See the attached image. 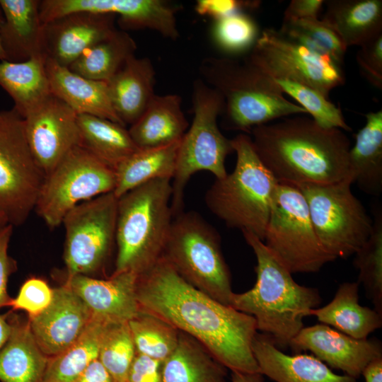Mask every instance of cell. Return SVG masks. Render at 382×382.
<instances>
[{"label":"cell","mask_w":382,"mask_h":382,"mask_svg":"<svg viewBox=\"0 0 382 382\" xmlns=\"http://www.w3.org/2000/svg\"><path fill=\"white\" fill-rule=\"evenodd\" d=\"M136 292L139 309L198 340L226 369L260 373L252 351L255 319L188 284L163 257L138 275Z\"/></svg>","instance_id":"cell-1"},{"label":"cell","mask_w":382,"mask_h":382,"mask_svg":"<svg viewBox=\"0 0 382 382\" xmlns=\"http://www.w3.org/2000/svg\"><path fill=\"white\" fill-rule=\"evenodd\" d=\"M250 134L256 154L279 183L328 185L349 178L350 141L340 129L296 115L253 127Z\"/></svg>","instance_id":"cell-2"},{"label":"cell","mask_w":382,"mask_h":382,"mask_svg":"<svg viewBox=\"0 0 382 382\" xmlns=\"http://www.w3.org/2000/svg\"><path fill=\"white\" fill-rule=\"evenodd\" d=\"M242 233L257 259L256 282L245 292H233L231 306L252 316L257 330L267 335L277 347L289 346L303 328V318L317 308L321 297L317 289L297 284L262 240L248 231Z\"/></svg>","instance_id":"cell-3"},{"label":"cell","mask_w":382,"mask_h":382,"mask_svg":"<svg viewBox=\"0 0 382 382\" xmlns=\"http://www.w3.org/2000/svg\"><path fill=\"white\" fill-rule=\"evenodd\" d=\"M199 73L207 85L224 99L227 128L250 134L257 126L296 115H308L287 100L276 81L249 62L227 57L202 61Z\"/></svg>","instance_id":"cell-4"},{"label":"cell","mask_w":382,"mask_h":382,"mask_svg":"<svg viewBox=\"0 0 382 382\" xmlns=\"http://www.w3.org/2000/svg\"><path fill=\"white\" fill-rule=\"evenodd\" d=\"M171 180L142 184L117 199V255L112 274L139 275L162 257L171 226Z\"/></svg>","instance_id":"cell-5"},{"label":"cell","mask_w":382,"mask_h":382,"mask_svg":"<svg viewBox=\"0 0 382 382\" xmlns=\"http://www.w3.org/2000/svg\"><path fill=\"white\" fill-rule=\"evenodd\" d=\"M233 170L216 179L205 194L207 208L226 226L263 241L279 182L256 154L251 138L241 133L231 139Z\"/></svg>","instance_id":"cell-6"},{"label":"cell","mask_w":382,"mask_h":382,"mask_svg":"<svg viewBox=\"0 0 382 382\" xmlns=\"http://www.w3.org/2000/svg\"><path fill=\"white\" fill-rule=\"evenodd\" d=\"M162 257L188 284L231 306V274L220 237L199 214L181 212L175 216Z\"/></svg>","instance_id":"cell-7"},{"label":"cell","mask_w":382,"mask_h":382,"mask_svg":"<svg viewBox=\"0 0 382 382\" xmlns=\"http://www.w3.org/2000/svg\"><path fill=\"white\" fill-rule=\"evenodd\" d=\"M192 102L193 120L181 139L171 183L173 216L182 212L184 190L190 177L201 170L210 172L216 179L224 177L226 158L233 152L231 139L222 134L217 125L218 116L224 109L222 95L197 79L193 83Z\"/></svg>","instance_id":"cell-8"},{"label":"cell","mask_w":382,"mask_h":382,"mask_svg":"<svg viewBox=\"0 0 382 382\" xmlns=\"http://www.w3.org/2000/svg\"><path fill=\"white\" fill-rule=\"evenodd\" d=\"M262 241L291 274L316 272L336 260L320 243L306 199L293 185L279 183Z\"/></svg>","instance_id":"cell-9"},{"label":"cell","mask_w":382,"mask_h":382,"mask_svg":"<svg viewBox=\"0 0 382 382\" xmlns=\"http://www.w3.org/2000/svg\"><path fill=\"white\" fill-rule=\"evenodd\" d=\"M349 178L328 185H298L316 236L336 259L354 255L369 237L373 219L353 194Z\"/></svg>","instance_id":"cell-10"},{"label":"cell","mask_w":382,"mask_h":382,"mask_svg":"<svg viewBox=\"0 0 382 382\" xmlns=\"http://www.w3.org/2000/svg\"><path fill=\"white\" fill-rule=\"evenodd\" d=\"M115 185V170L76 146L45 175L35 210L54 228L75 206L113 192Z\"/></svg>","instance_id":"cell-11"},{"label":"cell","mask_w":382,"mask_h":382,"mask_svg":"<svg viewBox=\"0 0 382 382\" xmlns=\"http://www.w3.org/2000/svg\"><path fill=\"white\" fill-rule=\"evenodd\" d=\"M45 175L28 143L23 117L13 108L0 111V211L13 226L35 209Z\"/></svg>","instance_id":"cell-12"},{"label":"cell","mask_w":382,"mask_h":382,"mask_svg":"<svg viewBox=\"0 0 382 382\" xmlns=\"http://www.w3.org/2000/svg\"><path fill=\"white\" fill-rule=\"evenodd\" d=\"M117 197L113 192L83 202L67 212L64 260L66 279L102 271L116 245Z\"/></svg>","instance_id":"cell-13"},{"label":"cell","mask_w":382,"mask_h":382,"mask_svg":"<svg viewBox=\"0 0 382 382\" xmlns=\"http://www.w3.org/2000/svg\"><path fill=\"white\" fill-rule=\"evenodd\" d=\"M274 79H287L309 86L328 98L345 83L341 66L279 30L266 28L245 58Z\"/></svg>","instance_id":"cell-14"},{"label":"cell","mask_w":382,"mask_h":382,"mask_svg":"<svg viewBox=\"0 0 382 382\" xmlns=\"http://www.w3.org/2000/svg\"><path fill=\"white\" fill-rule=\"evenodd\" d=\"M23 119L28 143L45 175L80 146L78 114L53 94Z\"/></svg>","instance_id":"cell-15"},{"label":"cell","mask_w":382,"mask_h":382,"mask_svg":"<svg viewBox=\"0 0 382 382\" xmlns=\"http://www.w3.org/2000/svg\"><path fill=\"white\" fill-rule=\"evenodd\" d=\"M93 318L83 300L64 284L54 289L53 298L48 307L28 320L37 345L50 358L76 342Z\"/></svg>","instance_id":"cell-16"},{"label":"cell","mask_w":382,"mask_h":382,"mask_svg":"<svg viewBox=\"0 0 382 382\" xmlns=\"http://www.w3.org/2000/svg\"><path fill=\"white\" fill-rule=\"evenodd\" d=\"M289 346L296 352L309 350L320 361L354 378L371 361L382 357L379 340L355 339L325 324L303 328Z\"/></svg>","instance_id":"cell-17"},{"label":"cell","mask_w":382,"mask_h":382,"mask_svg":"<svg viewBox=\"0 0 382 382\" xmlns=\"http://www.w3.org/2000/svg\"><path fill=\"white\" fill-rule=\"evenodd\" d=\"M116 16L76 12L44 23L47 58L69 66L85 51L113 33Z\"/></svg>","instance_id":"cell-18"},{"label":"cell","mask_w":382,"mask_h":382,"mask_svg":"<svg viewBox=\"0 0 382 382\" xmlns=\"http://www.w3.org/2000/svg\"><path fill=\"white\" fill-rule=\"evenodd\" d=\"M137 277L131 272L112 274L106 279L75 275L64 284L83 300L93 318L105 323L129 322L139 310Z\"/></svg>","instance_id":"cell-19"},{"label":"cell","mask_w":382,"mask_h":382,"mask_svg":"<svg viewBox=\"0 0 382 382\" xmlns=\"http://www.w3.org/2000/svg\"><path fill=\"white\" fill-rule=\"evenodd\" d=\"M40 1L0 0L4 18L0 41L6 61L47 59L44 23L40 16Z\"/></svg>","instance_id":"cell-20"},{"label":"cell","mask_w":382,"mask_h":382,"mask_svg":"<svg viewBox=\"0 0 382 382\" xmlns=\"http://www.w3.org/2000/svg\"><path fill=\"white\" fill-rule=\"evenodd\" d=\"M252 351L260 373L276 382H357L349 376L333 373L312 355L284 354L264 333L255 334Z\"/></svg>","instance_id":"cell-21"},{"label":"cell","mask_w":382,"mask_h":382,"mask_svg":"<svg viewBox=\"0 0 382 382\" xmlns=\"http://www.w3.org/2000/svg\"><path fill=\"white\" fill-rule=\"evenodd\" d=\"M80 11L118 16L123 29H150L163 37H179L176 13L178 7L163 0H81Z\"/></svg>","instance_id":"cell-22"},{"label":"cell","mask_w":382,"mask_h":382,"mask_svg":"<svg viewBox=\"0 0 382 382\" xmlns=\"http://www.w3.org/2000/svg\"><path fill=\"white\" fill-rule=\"evenodd\" d=\"M45 66L52 94L78 115H93L126 127L113 108L106 82L81 76L49 58Z\"/></svg>","instance_id":"cell-23"},{"label":"cell","mask_w":382,"mask_h":382,"mask_svg":"<svg viewBox=\"0 0 382 382\" xmlns=\"http://www.w3.org/2000/svg\"><path fill=\"white\" fill-rule=\"evenodd\" d=\"M155 75L151 59L134 54L106 82L113 108L125 126L139 118L155 96Z\"/></svg>","instance_id":"cell-24"},{"label":"cell","mask_w":382,"mask_h":382,"mask_svg":"<svg viewBox=\"0 0 382 382\" xmlns=\"http://www.w3.org/2000/svg\"><path fill=\"white\" fill-rule=\"evenodd\" d=\"M11 332L0 350L1 382H44L50 357L39 347L28 320L8 313Z\"/></svg>","instance_id":"cell-25"},{"label":"cell","mask_w":382,"mask_h":382,"mask_svg":"<svg viewBox=\"0 0 382 382\" xmlns=\"http://www.w3.org/2000/svg\"><path fill=\"white\" fill-rule=\"evenodd\" d=\"M177 94L154 96L139 118L128 129L139 149L165 146L180 140L188 129Z\"/></svg>","instance_id":"cell-26"},{"label":"cell","mask_w":382,"mask_h":382,"mask_svg":"<svg viewBox=\"0 0 382 382\" xmlns=\"http://www.w3.org/2000/svg\"><path fill=\"white\" fill-rule=\"evenodd\" d=\"M323 21L344 45L361 46L382 33L381 0L325 1Z\"/></svg>","instance_id":"cell-27"},{"label":"cell","mask_w":382,"mask_h":382,"mask_svg":"<svg viewBox=\"0 0 382 382\" xmlns=\"http://www.w3.org/2000/svg\"><path fill=\"white\" fill-rule=\"evenodd\" d=\"M365 117L349 151V178L364 193L378 197L382 192V110Z\"/></svg>","instance_id":"cell-28"},{"label":"cell","mask_w":382,"mask_h":382,"mask_svg":"<svg viewBox=\"0 0 382 382\" xmlns=\"http://www.w3.org/2000/svg\"><path fill=\"white\" fill-rule=\"evenodd\" d=\"M359 284L358 282L342 283L329 303L311 310L309 316L355 339L367 338L382 326V315L359 304Z\"/></svg>","instance_id":"cell-29"},{"label":"cell","mask_w":382,"mask_h":382,"mask_svg":"<svg viewBox=\"0 0 382 382\" xmlns=\"http://www.w3.org/2000/svg\"><path fill=\"white\" fill-rule=\"evenodd\" d=\"M227 369L198 340L180 331L174 352L162 364V382H227Z\"/></svg>","instance_id":"cell-30"},{"label":"cell","mask_w":382,"mask_h":382,"mask_svg":"<svg viewBox=\"0 0 382 382\" xmlns=\"http://www.w3.org/2000/svg\"><path fill=\"white\" fill-rule=\"evenodd\" d=\"M45 58L21 62H0V86L11 97L13 108L25 118L52 93Z\"/></svg>","instance_id":"cell-31"},{"label":"cell","mask_w":382,"mask_h":382,"mask_svg":"<svg viewBox=\"0 0 382 382\" xmlns=\"http://www.w3.org/2000/svg\"><path fill=\"white\" fill-rule=\"evenodd\" d=\"M181 139L158 147L139 149L120 163L115 170L116 185L113 192L115 196L118 198L154 180H172Z\"/></svg>","instance_id":"cell-32"},{"label":"cell","mask_w":382,"mask_h":382,"mask_svg":"<svg viewBox=\"0 0 382 382\" xmlns=\"http://www.w3.org/2000/svg\"><path fill=\"white\" fill-rule=\"evenodd\" d=\"M80 146L115 170L139 148L126 127L111 120L90 115H78Z\"/></svg>","instance_id":"cell-33"},{"label":"cell","mask_w":382,"mask_h":382,"mask_svg":"<svg viewBox=\"0 0 382 382\" xmlns=\"http://www.w3.org/2000/svg\"><path fill=\"white\" fill-rule=\"evenodd\" d=\"M137 45L125 31L115 30L85 51L68 68L85 78L108 82L134 55Z\"/></svg>","instance_id":"cell-34"},{"label":"cell","mask_w":382,"mask_h":382,"mask_svg":"<svg viewBox=\"0 0 382 382\" xmlns=\"http://www.w3.org/2000/svg\"><path fill=\"white\" fill-rule=\"evenodd\" d=\"M106 323L93 318L76 342L60 354L50 357L44 382H75L98 358L100 338Z\"/></svg>","instance_id":"cell-35"},{"label":"cell","mask_w":382,"mask_h":382,"mask_svg":"<svg viewBox=\"0 0 382 382\" xmlns=\"http://www.w3.org/2000/svg\"><path fill=\"white\" fill-rule=\"evenodd\" d=\"M128 324L137 353L163 362L178 345L180 331L151 313L139 309Z\"/></svg>","instance_id":"cell-36"},{"label":"cell","mask_w":382,"mask_h":382,"mask_svg":"<svg viewBox=\"0 0 382 382\" xmlns=\"http://www.w3.org/2000/svg\"><path fill=\"white\" fill-rule=\"evenodd\" d=\"M371 234L356 252L354 265L359 270V283H362L374 305L382 315V210L374 206Z\"/></svg>","instance_id":"cell-37"},{"label":"cell","mask_w":382,"mask_h":382,"mask_svg":"<svg viewBox=\"0 0 382 382\" xmlns=\"http://www.w3.org/2000/svg\"><path fill=\"white\" fill-rule=\"evenodd\" d=\"M136 354L128 322L107 323L102 332L98 359L115 382H127Z\"/></svg>","instance_id":"cell-38"},{"label":"cell","mask_w":382,"mask_h":382,"mask_svg":"<svg viewBox=\"0 0 382 382\" xmlns=\"http://www.w3.org/2000/svg\"><path fill=\"white\" fill-rule=\"evenodd\" d=\"M279 30L310 50L342 66L347 47L323 20L308 18L282 22Z\"/></svg>","instance_id":"cell-39"},{"label":"cell","mask_w":382,"mask_h":382,"mask_svg":"<svg viewBox=\"0 0 382 382\" xmlns=\"http://www.w3.org/2000/svg\"><path fill=\"white\" fill-rule=\"evenodd\" d=\"M274 80L284 93L293 98L320 126L327 129H340L345 132L352 130L346 123L340 108L318 90L287 79Z\"/></svg>","instance_id":"cell-40"},{"label":"cell","mask_w":382,"mask_h":382,"mask_svg":"<svg viewBox=\"0 0 382 382\" xmlns=\"http://www.w3.org/2000/svg\"><path fill=\"white\" fill-rule=\"evenodd\" d=\"M255 21L244 11L236 12L214 21L212 37L222 51L240 54L252 50L260 36Z\"/></svg>","instance_id":"cell-41"},{"label":"cell","mask_w":382,"mask_h":382,"mask_svg":"<svg viewBox=\"0 0 382 382\" xmlns=\"http://www.w3.org/2000/svg\"><path fill=\"white\" fill-rule=\"evenodd\" d=\"M54 295V289L48 283L38 277H31L21 285L17 296L12 298L9 303L11 311H24L28 319L33 318L50 304Z\"/></svg>","instance_id":"cell-42"},{"label":"cell","mask_w":382,"mask_h":382,"mask_svg":"<svg viewBox=\"0 0 382 382\" xmlns=\"http://www.w3.org/2000/svg\"><path fill=\"white\" fill-rule=\"evenodd\" d=\"M357 62L363 76L374 86L382 88V33L360 46Z\"/></svg>","instance_id":"cell-43"},{"label":"cell","mask_w":382,"mask_h":382,"mask_svg":"<svg viewBox=\"0 0 382 382\" xmlns=\"http://www.w3.org/2000/svg\"><path fill=\"white\" fill-rule=\"evenodd\" d=\"M260 5V1L199 0L195 10L198 14L209 16L216 21L236 12L257 8Z\"/></svg>","instance_id":"cell-44"},{"label":"cell","mask_w":382,"mask_h":382,"mask_svg":"<svg viewBox=\"0 0 382 382\" xmlns=\"http://www.w3.org/2000/svg\"><path fill=\"white\" fill-rule=\"evenodd\" d=\"M13 226L11 224L0 231V308L9 306L11 297L7 291L9 277L16 270V262L8 255V246Z\"/></svg>","instance_id":"cell-45"},{"label":"cell","mask_w":382,"mask_h":382,"mask_svg":"<svg viewBox=\"0 0 382 382\" xmlns=\"http://www.w3.org/2000/svg\"><path fill=\"white\" fill-rule=\"evenodd\" d=\"M163 362L137 353L131 365L127 382H162Z\"/></svg>","instance_id":"cell-46"},{"label":"cell","mask_w":382,"mask_h":382,"mask_svg":"<svg viewBox=\"0 0 382 382\" xmlns=\"http://www.w3.org/2000/svg\"><path fill=\"white\" fill-rule=\"evenodd\" d=\"M324 2L323 0H292L284 12L283 22L318 18Z\"/></svg>","instance_id":"cell-47"},{"label":"cell","mask_w":382,"mask_h":382,"mask_svg":"<svg viewBox=\"0 0 382 382\" xmlns=\"http://www.w3.org/2000/svg\"><path fill=\"white\" fill-rule=\"evenodd\" d=\"M75 382H115L98 359L94 360Z\"/></svg>","instance_id":"cell-48"},{"label":"cell","mask_w":382,"mask_h":382,"mask_svg":"<svg viewBox=\"0 0 382 382\" xmlns=\"http://www.w3.org/2000/svg\"><path fill=\"white\" fill-rule=\"evenodd\" d=\"M365 382H382V357L371 361L363 369Z\"/></svg>","instance_id":"cell-49"},{"label":"cell","mask_w":382,"mask_h":382,"mask_svg":"<svg viewBox=\"0 0 382 382\" xmlns=\"http://www.w3.org/2000/svg\"><path fill=\"white\" fill-rule=\"evenodd\" d=\"M231 382H264L261 373L231 371Z\"/></svg>","instance_id":"cell-50"},{"label":"cell","mask_w":382,"mask_h":382,"mask_svg":"<svg viewBox=\"0 0 382 382\" xmlns=\"http://www.w3.org/2000/svg\"><path fill=\"white\" fill-rule=\"evenodd\" d=\"M11 332V323L8 313L0 314V350L6 342Z\"/></svg>","instance_id":"cell-51"},{"label":"cell","mask_w":382,"mask_h":382,"mask_svg":"<svg viewBox=\"0 0 382 382\" xmlns=\"http://www.w3.org/2000/svg\"><path fill=\"white\" fill-rule=\"evenodd\" d=\"M4 18L3 11H2L1 7L0 6V33H1V26H2L3 23H4ZM0 60L1 61L6 60V57H5L4 52L3 51L1 45V41H0Z\"/></svg>","instance_id":"cell-52"},{"label":"cell","mask_w":382,"mask_h":382,"mask_svg":"<svg viewBox=\"0 0 382 382\" xmlns=\"http://www.w3.org/2000/svg\"><path fill=\"white\" fill-rule=\"evenodd\" d=\"M9 224L6 217L0 211V231Z\"/></svg>","instance_id":"cell-53"}]
</instances>
